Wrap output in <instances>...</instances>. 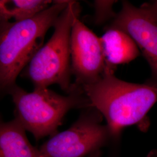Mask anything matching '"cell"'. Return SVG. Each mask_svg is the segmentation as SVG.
Segmentation results:
<instances>
[{
    "mask_svg": "<svg viewBox=\"0 0 157 157\" xmlns=\"http://www.w3.org/2000/svg\"><path fill=\"white\" fill-rule=\"evenodd\" d=\"M81 88L91 106L105 119L113 138L127 126L148 128L147 114L157 102V87L121 80L107 67L99 80Z\"/></svg>",
    "mask_w": 157,
    "mask_h": 157,
    "instance_id": "obj_1",
    "label": "cell"
},
{
    "mask_svg": "<svg viewBox=\"0 0 157 157\" xmlns=\"http://www.w3.org/2000/svg\"><path fill=\"white\" fill-rule=\"evenodd\" d=\"M70 1L58 0L30 19L0 22V87L6 92L44 45L48 30Z\"/></svg>",
    "mask_w": 157,
    "mask_h": 157,
    "instance_id": "obj_2",
    "label": "cell"
},
{
    "mask_svg": "<svg viewBox=\"0 0 157 157\" xmlns=\"http://www.w3.org/2000/svg\"><path fill=\"white\" fill-rule=\"evenodd\" d=\"M81 11L78 2L70 1L54 23V31L50 39L23 71L22 76L33 83L34 89L58 84L68 94L78 89L71 83V34Z\"/></svg>",
    "mask_w": 157,
    "mask_h": 157,
    "instance_id": "obj_3",
    "label": "cell"
},
{
    "mask_svg": "<svg viewBox=\"0 0 157 157\" xmlns=\"http://www.w3.org/2000/svg\"><path fill=\"white\" fill-rule=\"evenodd\" d=\"M15 105V118L37 141L58 133L65 115L73 109L91 107L80 87L68 95L48 88L29 93L17 84L6 91Z\"/></svg>",
    "mask_w": 157,
    "mask_h": 157,
    "instance_id": "obj_4",
    "label": "cell"
},
{
    "mask_svg": "<svg viewBox=\"0 0 157 157\" xmlns=\"http://www.w3.org/2000/svg\"><path fill=\"white\" fill-rule=\"evenodd\" d=\"M102 118L94 107L83 109L69 129L51 136L40 150L47 157H85L100 151L113 138Z\"/></svg>",
    "mask_w": 157,
    "mask_h": 157,
    "instance_id": "obj_5",
    "label": "cell"
},
{
    "mask_svg": "<svg viewBox=\"0 0 157 157\" xmlns=\"http://www.w3.org/2000/svg\"><path fill=\"white\" fill-rule=\"evenodd\" d=\"M71 72L78 87L94 83L107 69L100 37L78 18L71 34Z\"/></svg>",
    "mask_w": 157,
    "mask_h": 157,
    "instance_id": "obj_6",
    "label": "cell"
},
{
    "mask_svg": "<svg viewBox=\"0 0 157 157\" xmlns=\"http://www.w3.org/2000/svg\"><path fill=\"white\" fill-rule=\"evenodd\" d=\"M110 28L123 30L135 41L151 69L145 84L157 87V22L140 6L124 1L121 11L105 29Z\"/></svg>",
    "mask_w": 157,
    "mask_h": 157,
    "instance_id": "obj_7",
    "label": "cell"
},
{
    "mask_svg": "<svg viewBox=\"0 0 157 157\" xmlns=\"http://www.w3.org/2000/svg\"><path fill=\"white\" fill-rule=\"evenodd\" d=\"M100 40L108 67L113 69L118 65L129 63L140 55L139 48L135 41L120 29H107Z\"/></svg>",
    "mask_w": 157,
    "mask_h": 157,
    "instance_id": "obj_8",
    "label": "cell"
},
{
    "mask_svg": "<svg viewBox=\"0 0 157 157\" xmlns=\"http://www.w3.org/2000/svg\"><path fill=\"white\" fill-rule=\"evenodd\" d=\"M26 130L15 118L0 125V157H47L31 144Z\"/></svg>",
    "mask_w": 157,
    "mask_h": 157,
    "instance_id": "obj_9",
    "label": "cell"
},
{
    "mask_svg": "<svg viewBox=\"0 0 157 157\" xmlns=\"http://www.w3.org/2000/svg\"><path fill=\"white\" fill-rule=\"evenodd\" d=\"M55 1L50 0H1L0 20L15 22L30 19L50 6Z\"/></svg>",
    "mask_w": 157,
    "mask_h": 157,
    "instance_id": "obj_10",
    "label": "cell"
},
{
    "mask_svg": "<svg viewBox=\"0 0 157 157\" xmlns=\"http://www.w3.org/2000/svg\"><path fill=\"white\" fill-rule=\"evenodd\" d=\"M115 3L113 1H95L94 2L95 23L101 24L108 19H112L117 13L112 10V6Z\"/></svg>",
    "mask_w": 157,
    "mask_h": 157,
    "instance_id": "obj_11",
    "label": "cell"
},
{
    "mask_svg": "<svg viewBox=\"0 0 157 157\" xmlns=\"http://www.w3.org/2000/svg\"><path fill=\"white\" fill-rule=\"evenodd\" d=\"M140 7L147 13L151 18L157 22V0L144 3Z\"/></svg>",
    "mask_w": 157,
    "mask_h": 157,
    "instance_id": "obj_12",
    "label": "cell"
},
{
    "mask_svg": "<svg viewBox=\"0 0 157 157\" xmlns=\"http://www.w3.org/2000/svg\"><path fill=\"white\" fill-rule=\"evenodd\" d=\"M147 157H157V151L155 150H153L151 151L147 155Z\"/></svg>",
    "mask_w": 157,
    "mask_h": 157,
    "instance_id": "obj_13",
    "label": "cell"
},
{
    "mask_svg": "<svg viewBox=\"0 0 157 157\" xmlns=\"http://www.w3.org/2000/svg\"><path fill=\"white\" fill-rule=\"evenodd\" d=\"M101 157V151L95 152L91 154H90L88 157Z\"/></svg>",
    "mask_w": 157,
    "mask_h": 157,
    "instance_id": "obj_14",
    "label": "cell"
}]
</instances>
